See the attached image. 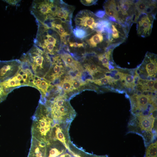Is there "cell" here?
<instances>
[{
  "mask_svg": "<svg viewBox=\"0 0 157 157\" xmlns=\"http://www.w3.org/2000/svg\"><path fill=\"white\" fill-rule=\"evenodd\" d=\"M81 3L86 6H90L92 5L95 4L97 0H80Z\"/></svg>",
  "mask_w": 157,
  "mask_h": 157,
  "instance_id": "603a6c76",
  "label": "cell"
},
{
  "mask_svg": "<svg viewBox=\"0 0 157 157\" xmlns=\"http://www.w3.org/2000/svg\"><path fill=\"white\" fill-rule=\"evenodd\" d=\"M60 57L66 67L73 71L81 72L83 68L81 64L77 61L69 53L64 52L60 54Z\"/></svg>",
  "mask_w": 157,
  "mask_h": 157,
  "instance_id": "8fae6325",
  "label": "cell"
},
{
  "mask_svg": "<svg viewBox=\"0 0 157 157\" xmlns=\"http://www.w3.org/2000/svg\"><path fill=\"white\" fill-rule=\"evenodd\" d=\"M51 63L49 70L44 77L47 80L54 84L65 72V64L60 56H50Z\"/></svg>",
  "mask_w": 157,
  "mask_h": 157,
  "instance_id": "8992f818",
  "label": "cell"
},
{
  "mask_svg": "<svg viewBox=\"0 0 157 157\" xmlns=\"http://www.w3.org/2000/svg\"><path fill=\"white\" fill-rule=\"evenodd\" d=\"M53 29L56 31L59 35L63 34L65 32V29L61 24L55 25Z\"/></svg>",
  "mask_w": 157,
  "mask_h": 157,
  "instance_id": "7402d4cb",
  "label": "cell"
},
{
  "mask_svg": "<svg viewBox=\"0 0 157 157\" xmlns=\"http://www.w3.org/2000/svg\"><path fill=\"white\" fill-rule=\"evenodd\" d=\"M89 157H108L107 155L98 156L91 154Z\"/></svg>",
  "mask_w": 157,
  "mask_h": 157,
  "instance_id": "f1b7e54d",
  "label": "cell"
},
{
  "mask_svg": "<svg viewBox=\"0 0 157 157\" xmlns=\"http://www.w3.org/2000/svg\"><path fill=\"white\" fill-rule=\"evenodd\" d=\"M72 33L75 38L82 40L88 35L85 29L77 27L73 29Z\"/></svg>",
  "mask_w": 157,
  "mask_h": 157,
  "instance_id": "d6986e66",
  "label": "cell"
},
{
  "mask_svg": "<svg viewBox=\"0 0 157 157\" xmlns=\"http://www.w3.org/2000/svg\"><path fill=\"white\" fill-rule=\"evenodd\" d=\"M84 66L85 70L92 75H94L98 72H100V68L90 62L85 64Z\"/></svg>",
  "mask_w": 157,
  "mask_h": 157,
  "instance_id": "ac0fdd59",
  "label": "cell"
},
{
  "mask_svg": "<svg viewBox=\"0 0 157 157\" xmlns=\"http://www.w3.org/2000/svg\"><path fill=\"white\" fill-rule=\"evenodd\" d=\"M21 65V62L19 60H0V82L14 76L19 70Z\"/></svg>",
  "mask_w": 157,
  "mask_h": 157,
  "instance_id": "ba28073f",
  "label": "cell"
},
{
  "mask_svg": "<svg viewBox=\"0 0 157 157\" xmlns=\"http://www.w3.org/2000/svg\"><path fill=\"white\" fill-rule=\"evenodd\" d=\"M140 78L139 76L135 75L133 79V84L135 86L139 84Z\"/></svg>",
  "mask_w": 157,
  "mask_h": 157,
  "instance_id": "83f0119b",
  "label": "cell"
},
{
  "mask_svg": "<svg viewBox=\"0 0 157 157\" xmlns=\"http://www.w3.org/2000/svg\"><path fill=\"white\" fill-rule=\"evenodd\" d=\"M51 83L44 78L38 77L33 74L32 79V86L37 89L41 94L39 102H44L46 96L52 86Z\"/></svg>",
  "mask_w": 157,
  "mask_h": 157,
  "instance_id": "30bf717a",
  "label": "cell"
},
{
  "mask_svg": "<svg viewBox=\"0 0 157 157\" xmlns=\"http://www.w3.org/2000/svg\"><path fill=\"white\" fill-rule=\"evenodd\" d=\"M44 104L48 108L56 122L71 124L76 116L75 110L64 95H55L47 98Z\"/></svg>",
  "mask_w": 157,
  "mask_h": 157,
  "instance_id": "3957f363",
  "label": "cell"
},
{
  "mask_svg": "<svg viewBox=\"0 0 157 157\" xmlns=\"http://www.w3.org/2000/svg\"><path fill=\"white\" fill-rule=\"evenodd\" d=\"M155 19L151 14L140 13L136 22L138 34L143 37L149 35Z\"/></svg>",
  "mask_w": 157,
  "mask_h": 157,
  "instance_id": "9c48e42d",
  "label": "cell"
},
{
  "mask_svg": "<svg viewBox=\"0 0 157 157\" xmlns=\"http://www.w3.org/2000/svg\"><path fill=\"white\" fill-rule=\"evenodd\" d=\"M9 94L0 82V103L6 99Z\"/></svg>",
  "mask_w": 157,
  "mask_h": 157,
  "instance_id": "44dd1931",
  "label": "cell"
},
{
  "mask_svg": "<svg viewBox=\"0 0 157 157\" xmlns=\"http://www.w3.org/2000/svg\"><path fill=\"white\" fill-rule=\"evenodd\" d=\"M84 40L86 43L91 48L97 47L105 40L102 33L94 31L92 33L84 38L82 40Z\"/></svg>",
  "mask_w": 157,
  "mask_h": 157,
  "instance_id": "7c38bea8",
  "label": "cell"
},
{
  "mask_svg": "<svg viewBox=\"0 0 157 157\" xmlns=\"http://www.w3.org/2000/svg\"><path fill=\"white\" fill-rule=\"evenodd\" d=\"M70 47H78L79 48L81 47H84L83 42L82 43H78L76 42H69Z\"/></svg>",
  "mask_w": 157,
  "mask_h": 157,
  "instance_id": "cb8c5ba5",
  "label": "cell"
},
{
  "mask_svg": "<svg viewBox=\"0 0 157 157\" xmlns=\"http://www.w3.org/2000/svg\"><path fill=\"white\" fill-rule=\"evenodd\" d=\"M157 141L151 143L146 148L145 154L144 157H157Z\"/></svg>",
  "mask_w": 157,
  "mask_h": 157,
  "instance_id": "2e32d148",
  "label": "cell"
},
{
  "mask_svg": "<svg viewBox=\"0 0 157 157\" xmlns=\"http://www.w3.org/2000/svg\"><path fill=\"white\" fill-rule=\"evenodd\" d=\"M141 71L140 70V69H137L135 71V75L139 76L140 74Z\"/></svg>",
  "mask_w": 157,
  "mask_h": 157,
  "instance_id": "4dcf8cb0",
  "label": "cell"
},
{
  "mask_svg": "<svg viewBox=\"0 0 157 157\" xmlns=\"http://www.w3.org/2000/svg\"><path fill=\"white\" fill-rule=\"evenodd\" d=\"M99 19L91 11L83 10L78 13L74 20L76 27L85 29L90 28L94 30Z\"/></svg>",
  "mask_w": 157,
  "mask_h": 157,
  "instance_id": "52a82bcc",
  "label": "cell"
},
{
  "mask_svg": "<svg viewBox=\"0 0 157 157\" xmlns=\"http://www.w3.org/2000/svg\"><path fill=\"white\" fill-rule=\"evenodd\" d=\"M32 119V136L45 142L54 139L53 127L56 122L45 104L39 102Z\"/></svg>",
  "mask_w": 157,
  "mask_h": 157,
  "instance_id": "6da1fadb",
  "label": "cell"
},
{
  "mask_svg": "<svg viewBox=\"0 0 157 157\" xmlns=\"http://www.w3.org/2000/svg\"><path fill=\"white\" fill-rule=\"evenodd\" d=\"M6 2L11 5H16L20 2L19 0H6Z\"/></svg>",
  "mask_w": 157,
  "mask_h": 157,
  "instance_id": "4316f807",
  "label": "cell"
},
{
  "mask_svg": "<svg viewBox=\"0 0 157 157\" xmlns=\"http://www.w3.org/2000/svg\"><path fill=\"white\" fill-rule=\"evenodd\" d=\"M33 74L31 70L24 63L21 62V67L13 77L1 82L4 88L9 93L21 86H32Z\"/></svg>",
  "mask_w": 157,
  "mask_h": 157,
  "instance_id": "5b68a950",
  "label": "cell"
},
{
  "mask_svg": "<svg viewBox=\"0 0 157 157\" xmlns=\"http://www.w3.org/2000/svg\"><path fill=\"white\" fill-rule=\"evenodd\" d=\"M111 52V50H109L104 53L100 54L98 55L97 56L99 60L101 62L102 65L108 69H109V60Z\"/></svg>",
  "mask_w": 157,
  "mask_h": 157,
  "instance_id": "9a60e30c",
  "label": "cell"
},
{
  "mask_svg": "<svg viewBox=\"0 0 157 157\" xmlns=\"http://www.w3.org/2000/svg\"><path fill=\"white\" fill-rule=\"evenodd\" d=\"M73 77L71 75L65 76L63 79L60 81L57 85L59 86L65 94L73 92L72 86Z\"/></svg>",
  "mask_w": 157,
  "mask_h": 157,
  "instance_id": "4fadbf2b",
  "label": "cell"
},
{
  "mask_svg": "<svg viewBox=\"0 0 157 157\" xmlns=\"http://www.w3.org/2000/svg\"><path fill=\"white\" fill-rule=\"evenodd\" d=\"M128 133L140 135L145 146L156 140L157 137V110L150 115H133L129 122Z\"/></svg>",
  "mask_w": 157,
  "mask_h": 157,
  "instance_id": "7a4b0ae2",
  "label": "cell"
},
{
  "mask_svg": "<svg viewBox=\"0 0 157 157\" xmlns=\"http://www.w3.org/2000/svg\"><path fill=\"white\" fill-rule=\"evenodd\" d=\"M105 14L104 10H99L97 11L94 14L97 17L102 18L104 17Z\"/></svg>",
  "mask_w": 157,
  "mask_h": 157,
  "instance_id": "d4e9b609",
  "label": "cell"
},
{
  "mask_svg": "<svg viewBox=\"0 0 157 157\" xmlns=\"http://www.w3.org/2000/svg\"><path fill=\"white\" fill-rule=\"evenodd\" d=\"M19 60L28 66L34 75L42 78L47 74L51 63L50 56L34 45L22 55Z\"/></svg>",
  "mask_w": 157,
  "mask_h": 157,
  "instance_id": "277c9868",
  "label": "cell"
},
{
  "mask_svg": "<svg viewBox=\"0 0 157 157\" xmlns=\"http://www.w3.org/2000/svg\"><path fill=\"white\" fill-rule=\"evenodd\" d=\"M92 82L99 85H102L110 84L113 82H114L113 78L110 76L105 75V76L99 79L90 80Z\"/></svg>",
  "mask_w": 157,
  "mask_h": 157,
  "instance_id": "e0dca14e",
  "label": "cell"
},
{
  "mask_svg": "<svg viewBox=\"0 0 157 157\" xmlns=\"http://www.w3.org/2000/svg\"><path fill=\"white\" fill-rule=\"evenodd\" d=\"M149 62L147 63L145 66V69L148 76H155L157 71V62L156 58L154 54H148Z\"/></svg>",
  "mask_w": 157,
  "mask_h": 157,
  "instance_id": "5bb4252c",
  "label": "cell"
},
{
  "mask_svg": "<svg viewBox=\"0 0 157 157\" xmlns=\"http://www.w3.org/2000/svg\"><path fill=\"white\" fill-rule=\"evenodd\" d=\"M137 10L140 13H145L148 6L147 1L139 0L135 2L133 1Z\"/></svg>",
  "mask_w": 157,
  "mask_h": 157,
  "instance_id": "ffe728a7",
  "label": "cell"
},
{
  "mask_svg": "<svg viewBox=\"0 0 157 157\" xmlns=\"http://www.w3.org/2000/svg\"><path fill=\"white\" fill-rule=\"evenodd\" d=\"M155 81L150 80L148 81L146 83L147 86L149 88H152Z\"/></svg>",
  "mask_w": 157,
  "mask_h": 157,
  "instance_id": "484cf974",
  "label": "cell"
},
{
  "mask_svg": "<svg viewBox=\"0 0 157 157\" xmlns=\"http://www.w3.org/2000/svg\"><path fill=\"white\" fill-rule=\"evenodd\" d=\"M157 80H156L155 81L153 85V87L152 88V90H154L156 91L157 90Z\"/></svg>",
  "mask_w": 157,
  "mask_h": 157,
  "instance_id": "f546056e",
  "label": "cell"
}]
</instances>
